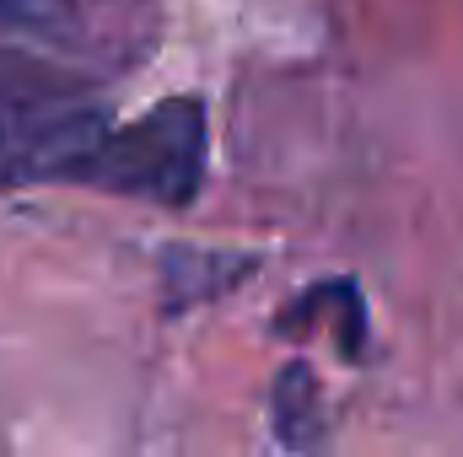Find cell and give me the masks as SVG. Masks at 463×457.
Listing matches in <instances>:
<instances>
[{
  "label": "cell",
  "mask_w": 463,
  "mask_h": 457,
  "mask_svg": "<svg viewBox=\"0 0 463 457\" xmlns=\"http://www.w3.org/2000/svg\"><path fill=\"white\" fill-rule=\"evenodd\" d=\"M205 151L211 135L194 98L114 118L92 81L0 49V189L81 183L184 210L205 183Z\"/></svg>",
  "instance_id": "obj_1"
},
{
  "label": "cell",
  "mask_w": 463,
  "mask_h": 457,
  "mask_svg": "<svg viewBox=\"0 0 463 457\" xmlns=\"http://www.w3.org/2000/svg\"><path fill=\"white\" fill-rule=\"evenodd\" d=\"M156 43V0H0V49H16L92 87L140 70Z\"/></svg>",
  "instance_id": "obj_2"
}]
</instances>
